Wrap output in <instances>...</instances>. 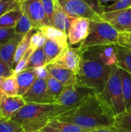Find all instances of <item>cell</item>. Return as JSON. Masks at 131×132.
<instances>
[{"instance_id": "obj_1", "label": "cell", "mask_w": 131, "mask_h": 132, "mask_svg": "<svg viewBox=\"0 0 131 132\" xmlns=\"http://www.w3.org/2000/svg\"><path fill=\"white\" fill-rule=\"evenodd\" d=\"M90 131L113 127L115 116L99 98L97 94L88 97L74 110L58 118Z\"/></svg>"}, {"instance_id": "obj_2", "label": "cell", "mask_w": 131, "mask_h": 132, "mask_svg": "<svg viewBox=\"0 0 131 132\" xmlns=\"http://www.w3.org/2000/svg\"><path fill=\"white\" fill-rule=\"evenodd\" d=\"M68 112V109L56 103H26L12 119L20 124L25 132H34L42 130Z\"/></svg>"}, {"instance_id": "obj_3", "label": "cell", "mask_w": 131, "mask_h": 132, "mask_svg": "<svg viewBox=\"0 0 131 132\" xmlns=\"http://www.w3.org/2000/svg\"><path fill=\"white\" fill-rule=\"evenodd\" d=\"M113 67L106 66L97 60L82 58L77 72V82L94 90L96 94H100L107 85Z\"/></svg>"}, {"instance_id": "obj_4", "label": "cell", "mask_w": 131, "mask_h": 132, "mask_svg": "<svg viewBox=\"0 0 131 132\" xmlns=\"http://www.w3.org/2000/svg\"><path fill=\"white\" fill-rule=\"evenodd\" d=\"M97 95L114 116L119 115L126 111L122 89L120 69L117 65L113 67L103 91Z\"/></svg>"}, {"instance_id": "obj_5", "label": "cell", "mask_w": 131, "mask_h": 132, "mask_svg": "<svg viewBox=\"0 0 131 132\" xmlns=\"http://www.w3.org/2000/svg\"><path fill=\"white\" fill-rule=\"evenodd\" d=\"M119 35L120 32L108 22L104 21H91L90 30L88 36L79 45L77 48L81 52L91 46L117 45Z\"/></svg>"}, {"instance_id": "obj_6", "label": "cell", "mask_w": 131, "mask_h": 132, "mask_svg": "<svg viewBox=\"0 0 131 132\" xmlns=\"http://www.w3.org/2000/svg\"><path fill=\"white\" fill-rule=\"evenodd\" d=\"M94 94H96L94 90L76 81L74 84L65 86L56 103L71 111Z\"/></svg>"}, {"instance_id": "obj_7", "label": "cell", "mask_w": 131, "mask_h": 132, "mask_svg": "<svg viewBox=\"0 0 131 132\" xmlns=\"http://www.w3.org/2000/svg\"><path fill=\"white\" fill-rule=\"evenodd\" d=\"M80 53L83 59L97 60L106 66L113 67L117 65V63L116 45L91 46L83 50Z\"/></svg>"}, {"instance_id": "obj_8", "label": "cell", "mask_w": 131, "mask_h": 132, "mask_svg": "<svg viewBox=\"0 0 131 132\" xmlns=\"http://www.w3.org/2000/svg\"><path fill=\"white\" fill-rule=\"evenodd\" d=\"M23 12L32 22L36 29L50 26L41 0H29L20 4Z\"/></svg>"}, {"instance_id": "obj_9", "label": "cell", "mask_w": 131, "mask_h": 132, "mask_svg": "<svg viewBox=\"0 0 131 132\" xmlns=\"http://www.w3.org/2000/svg\"><path fill=\"white\" fill-rule=\"evenodd\" d=\"M26 103L54 104L56 100L49 93L46 80L37 78L31 88L22 96Z\"/></svg>"}, {"instance_id": "obj_10", "label": "cell", "mask_w": 131, "mask_h": 132, "mask_svg": "<svg viewBox=\"0 0 131 132\" xmlns=\"http://www.w3.org/2000/svg\"><path fill=\"white\" fill-rule=\"evenodd\" d=\"M101 18L103 21L110 24L120 33H131V8L103 12Z\"/></svg>"}, {"instance_id": "obj_11", "label": "cell", "mask_w": 131, "mask_h": 132, "mask_svg": "<svg viewBox=\"0 0 131 132\" xmlns=\"http://www.w3.org/2000/svg\"><path fill=\"white\" fill-rule=\"evenodd\" d=\"M82 61V54L78 48H73L70 45L64 48L59 56L50 63V65L73 70L77 73ZM49 65V64H48Z\"/></svg>"}, {"instance_id": "obj_12", "label": "cell", "mask_w": 131, "mask_h": 132, "mask_svg": "<svg viewBox=\"0 0 131 132\" xmlns=\"http://www.w3.org/2000/svg\"><path fill=\"white\" fill-rule=\"evenodd\" d=\"M91 21L83 17L76 18L69 29L67 34L68 42L70 46L80 44L88 36L90 30Z\"/></svg>"}, {"instance_id": "obj_13", "label": "cell", "mask_w": 131, "mask_h": 132, "mask_svg": "<svg viewBox=\"0 0 131 132\" xmlns=\"http://www.w3.org/2000/svg\"><path fill=\"white\" fill-rule=\"evenodd\" d=\"M26 102L21 96L10 97L0 94V118L12 119Z\"/></svg>"}, {"instance_id": "obj_14", "label": "cell", "mask_w": 131, "mask_h": 132, "mask_svg": "<svg viewBox=\"0 0 131 132\" xmlns=\"http://www.w3.org/2000/svg\"><path fill=\"white\" fill-rule=\"evenodd\" d=\"M23 36L19 34H15L9 41L0 45V56L11 69L14 70L16 50Z\"/></svg>"}, {"instance_id": "obj_15", "label": "cell", "mask_w": 131, "mask_h": 132, "mask_svg": "<svg viewBox=\"0 0 131 132\" xmlns=\"http://www.w3.org/2000/svg\"><path fill=\"white\" fill-rule=\"evenodd\" d=\"M69 5L77 17H83L93 22L103 21L101 15L97 13L83 0H68Z\"/></svg>"}, {"instance_id": "obj_16", "label": "cell", "mask_w": 131, "mask_h": 132, "mask_svg": "<svg viewBox=\"0 0 131 132\" xmlns=\"http://www.w3.org/2000/svg\"><path fill=\"white\" fill-rule=\"evenodd\" d=\"M46 67L49 75L61 82L64 86L74 84L77 81V73L73 70L55 67L50 64L46 65Z\"/></svg>"}, {"instance_id": "obj_17", "label": "cell", "mask_w": 131, "mask_h": 132, "mask_svg": "<svg viewBox=\"0 0 131 132\" xmlns=\"http://www.w3.org/2000/svg\"><path fill=\"white\" fill-rule=\"evenodd\" d=\"M19 85V96L22 97L32 86L37 79L36 69H25L16 73Z\"/></svg>"}, {"instance_id": "obj_18", "label": "cell", "mask_w": 131, "mask_h": 132, "mask_svg": "<svg viewBox=\"0 0 131 132\" xmlns=\"http://www.w3.org/2000/svg\"><path fill=\"white\" fill-rule=\"evenodd\" d=\"M75 19V17L70 16L69 14H67L57 2L53 18V26L68 34L69 29Z\"/></svg>"}, {"instance_id": "obj_19", "label": "cell", "mask_w": 131, "mask_h": 132, "mask_svg": "<svg viewBox=\"0 0 131 132\" xmlns=\"http://www.w3.org/2000/svg\"><path fill=\"white\" fill-rule=\"evenodd\" d=\"M41 131L43 132H87L90 130L80 127L76 125L61 121L58 119L50 122Z\"/></svg>"}, {"instance_id": "obj_20", "label": "cell", "mask_w": 131, "mask_h": 132, "mask_svg": "<svg viewBox=\"0 0 131 132\" xmlns=\"http://www.w3.org/2000/svg\"><path fill=\"white\" fill-rule=\"evenodd\" d=\"M40 30L43 32L46 39L55 41L63 47H66L69 45L68 42L67 34L58 29L57 28L52 26H46L40 29Z\"/></svg>"}, {"instance_id": "obj_21", "label": "cell", "mask_w": 131, "mask_h": 132, "mask_svg": "<svg viewBox=\"0 0 131 132\" xmlns=\"http://www.w3.org/2000/svg\"><path fill=\"white\" fill-rule=\"evenodd\" d=\"M116 50L117 55V66L131 74V49L117 44L116 45Z\"/></svg>"}, {"instance_id": "obj_22", "label": "cell", "mask_w": 131, "mask_h": 132, "mask_svg": "<svg viewBox=\"0 0 131 132\" xmlns=\"http://www.w3.org/2000/svg\"><path fill=\"white\" fill-rule=\"evenodd\" d=\"M64 48L66 47L62 46L58 43L53 41L51 39H46V41L43 46V50H44L45 56H46V65L49 64L53 60H55L59 56V54L62 53Z\"/></svg>"}, {"instance_id": "obj_23", "label": "cell", "mask_w": 131, "mask_h": 132, "mask_svg": "<svg viewBox=\"0 0 131 132\" xmlns=\"http://www.w3.org/2000/svg\"><path fill=\"white\" fill-rule=\"evenodd\" d=\"M23 12L21 8L12 9L0 17V28H15Z\"/></svg>"}, {"instance_id": "obj_24", "label": "cell", "mask_w": 131, "mask_h": 132, "mask_svg": "<svg viewBox=\"0 0 131 132\" xmlns=\"http://www.w3.org/2000/svg\"><path fill=\"white\" fill-rule=\"evenodd\" d=\"M120 76L126 111L131 110V74L120 69Z\"/></svg>"}, {"instance_id": "obj_25", "label": "cell", "mask_w": 131, "mask_h": 132, "mask_svg": "<svg viewBox=\"0 0 131 132\" xmlns=\"http://www.w3.org/2000/svg\"><path fill=\"white\" fill-rule=\"evenodd\" d=\"M2 92L6 96H19V85L15 72L4 79L2 84Z\"/></svg>"}, {"instance_id": "obj_26", "label": "cell", "mask_w": 131, "mask_h": 132, "mask_svg": "<svg viewBox=\"0 0 131 132\" xmlns=\"http://www.w3.org/2000/svg\"><path fill=\"white\" fill-rule=\"evenodd\" d=\"M113 128L121 132H131V110L115 116Z\"/></svg>"}, {"instance_id": "obj_27", "label": "cell", "mask_w": 131, "mask_h": 132, "mask_svg": "<svg viewBox=\"0 0 131 132\" xmlns=\"http://www.w3.org/2000/svg\"><path fill=\"white\" fill-rule=\"evenodd\" d=\"M46 65V56L43 47L36 49L32 52L29 60L26 69H37Z\"/></svg>"}, {"instance_id": "obj_28", "label": "cell", "mask_w": 131, "mask_h": 132, "mask_svg": "<svg viewBox=\"0 0 131 132\" xmlns=\"http://www.w3.org/2000/svg\"><path fill=\"white\" fill-rule=\"evenodd\" d=\"M36 30H37V29H32L29 32H28L26 35H25L23 36L22 39L21 40V42L19 43V44L17 47V50H16L15 56V66L19 62V60L22 58V56L25 55V53L27 52V50L30 47L31 37Z\"/></svg>"}, {"instance_id": "obj_29", "label": "cell", "mask_w": 131, "mask_h": 132, "mask_svg": "<svg viewBox=\"0 0 131 132\" xmlns=\"http://www.w3.org/2000/svg\"><path fill=\"white\" fill-rule=\"evenodd\" d=\"M14 29H15V32L16 34L25 36L28 32H29L31 30L36 29L34 27V26H33L32 22L30 21V19L25 14H22V15L18 21L16 26H15Z\"/></svg>"}, {"instance_id": "obj_30", "label": "cell", "mask_w": 131, "mask_h": 132, "mask_svg": "<svg viewBox=\"0 0 131 132\" xmlns=\"http://www.w3.org/2000/svg\"><path fill=\"white\" fill-rule=\"evenodd\" d=\"M46 84H47V87H48L49 93L56 101L58 97L60 96V94L63 91L65 86L61 82H59V80H57L56 78L53 77L50 75L46 79Z\"/></svg>"}, {"instance_id": "obj_31", "label": "cell", "mask_w": 131, "mask_h": 132, "mask_svg": "<svg viewBox=\"0 0 131 132\" xmlns=\"http://www.w3.org/2000/svg\"><path fill=\"white\" fill-rule=\"evenodd\" d=\"M0 132H25L22 127L12 119L0 118Z\"/></svg>"}, {"instance_id": "obj_32", "label": "cell", "mask_w": 131, "mask_h": 132, "mask_svg": "<svg viewBox=\"0 0 131 132\" xmlns=\"http://www.w3.org/2000/svg\"><path fill=\"white\" fill-rule=\"evenodd\" d=\"M129 8H131V0H118L116 2H113L110 5H105L102 9V13L122 10Z\"/></svg>"}, {"instance_id": "obj_33", "label": "cell", "mask_w": 131, "mask_h": 132, "mask_svg": "<svg viewBox=\"0 0 131 132\" xmlns=\"http://www.w3.org/2000/svg\"><path fill=\"white\" fill-rule=\"evenodd\" d=\"M46 41V37L40 29H37L34 32L30 40V47L33 50H36L40 47H43Z\"/></svg>"}, {"instance_id": "obj_34", "label": "cell", "mask_w": 131, "mask_h": 132, "mask_svg": "<svg viewBox=\"0 0 131 132\" xmlns=\"http://www.w3.org/2000/svg\"><path fill=\"white\" fill-rule=\"evenodd\" d=\"M46 17L49 20V22L50 26H53V14L56 9L57 0H41Z\"/></svg>"}, {"instance_id": "obj_35", "label": "cell", "mask_w": 131, "mask_h": 132, "mask_svg": "<svg viewBox=\"0 0 131 132\" xmlns=\"http://www.w3.org/2000/svg\"><path fill=\"white\" fill-rule=\"evenodd\" d=\"M20 8V4L15 0H0V17L6 12Z\"/></svg>"}, {"instance_id": "obj_36", "label": "cell", "mask_w": 131, "mask_h": 132, "mask_svg": "<svg viewBox=\"0 0 131 132\" xmlns=\"http://www.w3.org/2000/svg\"><path fill=\"white\" fill-rule=\"evenodd\" d=\"M15 34L14 28H0V45L9 41Z\"/></svg>"}, {"instance_id": "obj_37", "label": "cell", "mask_w": 131, "mask_h": 132, "mask_svg": "<svg viewBox=\"0 0 131 132\" xmlns=\"http://www.w3.org/2000/svg\"><path fill=\"white\" fill-rule=\"evenodd\" d=\"M14 72H15L14 70L11 69L0 56V76L6 78L11 76L12 74H13Z\"/></svg>"}, {"instance_id": "obj_38", "label": "cell", "mask_w": 131, "mask_h": 132, "mask_svg": "<svg viewBox=\"0 0 131 132\" xmlns=\"http://www.w3.org/2000/svg\"><path fill=\"white\" fill-rule=\"evenodd\" d=\"M118 45L131 49V33H128V32L120 33Z\"/></svg>"}, {"instance_id": "obj_39", "label": "cell", "mask_w": 131, "mask_h": 132, "mask_svg": "<svg viewBox=\"0 0 131 132\" xmlns=\"http://www.w3.org/2000/svg\"><path fill=\"white\" fill-rule=\"evenodd\" d=\"M36 70V73H37V78L46 80L48 78V77L49 76V71H48V70H47L46 66L39 67V68H37Z\"/></svg>"}, {"instance_id": "obj_40", "label": "cell", "mask_w": 131, "mask_h": 132, "mask_svg": "<svg viewBox=\"0 0 131 132\" xmlns=\"http://www.w3.org/2000/svg\"><path fill=\"white\" fill-rule=\"evenodd\" d=\"M83 1H85V2H86L92 9H93L97 13H99L100 15H101L102 9H101V7L100 6V5H99L97 0H83Z\"/></svg>"}, {"instance_id": "obj_41", "label": "cell", "mask_w": 131, "mask_h": 132, "mask_svg": "<svg viewBox=\"0 0 131 132\" xmlns=\"http://www.w3.org/2000/svg\"><path fill=\"white\" fill-rule=\"evenodd\" d=\"M87 132H121L118 130H117L116 128H102V129H97V130H93V131H90Z\"/></svg>"}, {"instance_id": "obj_42", "label": "cell", "mask_w": 131, "mask_h": 132, "mask_svg": "<svg viewBox=\"0 0 131 132\" xmlns=\"http://www.w3.org/2000/svg\"><path fill=\"white\" fill-rule=\"evenodd\" d=\"M98 1V3H99V5H100V6L101 7V9H103V8L105 6V5L107 4V3H108V2H116L117 1H118V0H97ZM102 13V12H101Z\"/></svg>"}, {"instance_id": "obj_43", "label": "cell", "mask_w": 131, "mask_h": 132, "mask_svg": "<svg viewBox=\"0 0 131 132\" xmlns=\"http://www.w3.org/2000/svg\"><path fill=\"white\" fill-rule=\"evenodd\" d=\"M4 79H5V77L0 76V94H3V93L2 92V82H3Z\"/></svg>"}, {"instance_id": "obj_44", "label": "cell", "mask_w": 131, "mask_h": 132, "mask_svg": "<svg viewBox=\"0 0 131 132\" xmlns=\"http://www.w3.org/2000/svg\"><path fill=\"white\" fill-rule=\"evenodd\" d=\"M18 3H19V4H21V3H22V2H26V1H29V0H15Z\"/></svg>"}, {"instance_id": "obj_45", "label": "cell", "mask_w": 131, "mask_h": 132, "mask_svg": "<svg viewBox=\"0 0 131 132\" xmlns=\"http://www.w3.org/2000/svg\"><path fill=\"white\" fill-rule=\"evenodd\" d=\"M34 132H43V131H41V130H40V131H34Z\"/></svg>"}]
</instances>
